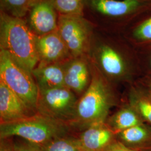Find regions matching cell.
<instances>
[{"label": "cell", "mask_w": 151, "mask_h": 151, "mask_svg": "<svg viewBox=\"0 0 151 151\" xmlns=\"http://www.w3.org/2000/svg\"><path fill=\"white\" fill-rule=\"evenodd\" d=\"M35 35L24 19L0 12V49L32 74L39 60L35 47Z\"/></svg>", "instance_id": "cell-1"}, {"label": "cell", "mask_w": 151, "mask_h": 151, "mask_svg": "<svg viewBox=\"0 0 151 151\" xmlns=\"http://www.w3.org/2000/svg\"><path fill=\"white\" fill-rule=\"evenodd\" d=\"M67 132L64 122L40 114L0 125L1 139L16 136L40 147L65 136Z\"/></svg>", "instance_id": "cell-2"}, {"label": "cell", "mask_w": 151, "mask_h": 151, "mask_svg": "<svg viewBox=\"0 0 151 151\" xmlns=\"http://www.w3.org/2000/svg\"><path fill=\"white\" fill-rule=\"evenodd\" d=\"M91 81L78 101L73 122L86 129L105 123L113 104L110 91L101 75L94 70Z\"/></svg>", "instance_id": "cell-3"}, {"label": "cell", "mask_w": 151, "mask_h": 151, "mask_svg": "<svg viewBox=\"0 0 151 151\" xmlns=\"http://www.w3.org/2000/svg\"><path fill=\"white\" fill-rule=\"evenodd\" d=\"M0 81L19 97L29 110H37L39 89L32 75L0 49Z\"/></svg>", "instance_id": "cell-4"}, {"label": "cell", "mask_w": 151, "mask_h": 151, "mask_svg": "<svg viewBox=\"0 0 151 151\" xmlns=\"http://www.w3.org/2000/svg\"><path fill=\"white\" fill-rule=\"evenodd\" d=\"M94 31L93 24L83 15H59L58 32L72 58L88 53Z\"/></svg>", "instance_id": "cell-5"}, {"label": "cell", "mask_w": 151, "mask_h": 151, "mask_svg": "<svg viewBox=\"0 0 151 151\" xmlns=\"http://www.w3.org/2000/svg\"><path fill=\"white\" fill-rule=\"evenodd\" d=\"M77 102L75 92L67 87L39 90L37 110L60 122L72 121Z\"/></svg>", "instance_id": "cell-6"}, {"label": "cell", "mask_w": 151, "mask_h": 151, "mask_svg": "<svg viewBox=\"0 0 151 151\" xmlns=\"http://www.w3.org/2000/svg\"><path fill=\"white\" fill-rule=\"evenodd\" d=\"M88 53L92 63L106 75L119 78L126 75L128 66L123 54L110 44L97 40L93 34Z\"/></svg>", "instance_id": "cell-7"}, {"label": "cell", "mask_w": 151, "mask_h": 151, "mask_svg": "<svg viewBox=\"0 0 151 151\" xmlns=\"http://www.w3.org/2000/svg\"><path fill=\"white\" fill-rule=\"evenodd\" d=\"M59 15L54 0H34L26 21L31 31L40 36L58 30Z\"/></svg>", "instance_id": "cell-8"}, {"label": "cell", "mask_w": 151, "mask_h": 151, "mask_svg": "<svg viewBox=\"0 0 151 151\" xmlns=\"http://www.w3.org/2000/svg\"><path fill=\"white\" fill-rule=\"evenodd\" d=\"M35 42L40 63L63 62L72 58L58 30L43 35H35Z\"/></svg>", "instance_id": "cell-9"}, {"label": "cell", "mask_w": 151, "mask_h": 151, "mask_svg": "<svg viewBox=\"0 0 151 151\" xmlns=\"http://www.w3.org/2000/svg\"><path fill=\"white\" fill-rule=\"evenodd\" d=\"M91 62L84 55L65 61V85L76 93L86 90L90 80Z\"/></svg>", "instance_id": "cell-10"}, {"label": "cell", "mask_w": 151, "mask_h": 151, "mask_svg": "<svg viewBox=\"0 0 151 151\" xmlns=\"http://www.w3.org/2000/svg\"><path fill=\"white\" fill-rule=\"evenodd\" d=\"M140 0H84V12L110 18H120L135 12Z\"/></svg>", "instance_id": "cell-11"}, {"label": "cell", "mask_w": 151, "mask_h": 151, "mask_svg": "<svg viewBox=\"0 0 151 151\" xmlns=\"http://www.w3.org/2000/svg\"><path fill=\"white\" fill-rule=\"evenodd\" d=\"M114 133L105 123L90 126L77 138L82 151H104L113 142Z\"/></svg>", "instance_id": "cell-12"}, {"label": "cell", "mask_w": 151, "mask_h": 151, "mask_svg": "<svg viewBox=\"0 0 151 151\" xmlns=\"http://www.w3.org/2000/svg\"><path fill=\"white\" fill-rule=\"evenodd\" d=\"M29 110L15 93L0 81L1 123H9L29 116Z\"/></svg>", "instance_id": "cell-13"}, {"label": "cell", "mask_w": 151, "mask_h": 151, "mask_svg": "<svg viewBox=\"0 0 151 151\" xmlns=\"http://www.w3.org/2000/svg\"><path fill=\"white\" fill-rule=\"evenodd\" d=\"M65 61L53 63L39 62L32 72L39 90L65 86Z\"/></svg>", "instance_id": "cell-14"}, {"label": "cell", "mask_w": 151, "mask_h": 151, "mask_svg": "<svg viewBox=\"0 0 151 151\" xmlns=\"http://www.w3.org/2000/svg\"><path fill=\"white\" fill-rule=\"evenodd\" d=\"M143 119L135 110L130 106L122 108L108 120L109 128L115 133L127 129L132 127L143 124Z\"/></svg>", "instance_id": "cell-15"}, {"label": "cell", "mask_w": 151, "mask_h": 151, "mask_svg": "<svg viewBox=\"0 0 151 151\" xmlns=\"http://www.w3.org/2000/svg\"><path fill=\"white\" fill-rule=\"evenodd\" d=\"M34 0H0L1 11L17 18L27 16Z\"/></svg>", "instance_id": "cell-16"}, {"label": "cell", "mask_w": 151, "mask_h": 151, "mask_svg": "<svg viewBox=\"0 0 151 151\" xmlns=\"http://www.w3.org/2000/svg\"><path fill=\"white\" fill-rule=\"evenodd\" d=\"M119 138L129 144L140 143L147 140L150 135L149 130L143 124L137 125L118 133Z\"/></svg>", "instance_id": "cell-17"}, {"label": "cell", "mask_w": 151, "mask_h": 151, "mask_svg": "<svg viewBox=\"0 0 151 151\" xmlns=\"http://www.w3.org/2000/svg\"><path fill=\"white\" fill-rule=\"evenodd\" d=\"M40 147L43 151H82L77 139L65 136L55 138Z\"/></svg>", "instance_id": "cell-18"}, {"label": "cell", "mask_w": 151, "mask_h": 151, "mask_svg": "<svg viewBox=\"0 0 151 151\" xmlns=\"http://www.w3.org/2000/svg\"><path fill=\"white\" fill-rule=\"evenodd\" d=\"M131 107L139 114L141 118L151 124V99L143 95L132 93Z\"/></svg>", "instance_id": "cell-19"}, {"label": "cell", "mask_w": 151, "mask_h": 151, "mask_svg": "<svg viewBox=\"0 0 151 151\" xmlns=\"http://www.w3.org/2000/svg\"><path fill=\"white\" fill-rule=\"evenodd\" d=\"M54 2L60 15L84 16V0H54Z\"/></svg>", "instance_id": "cell-20"}, {"label": "cell", "mask_w": 151, "mask_h": 151, "mask_svg": "<svg viewBox=\"0 0 151 151\" xmlns=\"http://www.w3.org/2000/svg\"><path fill=\"white\" fill-rule=\"evenodd\" d=\"M133 35L136 40L141 42L151 41V17L135 27Z\"/></svg>", "instance_id": "cell-21"}, {"label": "cell", "mask_w": 151, "mask_h": 151, "mask_svg": "<svg viewBox=\"0 0 151 151\" xmlns=\"http://www.w3.org/2000/svg\"><path fill=\"white\" fill-rule=\"evenodd\" d=\"M15 151H43L40 146L29 143L27 141L16 142L13 143Z\"/></svg>", "instance_id": "cell-22"}, {"label": "cell", "mask_w": 151, "mask_h": 151, "mask_svg": "<svg viewBox=\"0 0 151 151\" xmlns=\"http://www.w3.org/2000/svg\"><path fill=\"white\" fill-rule=\"evenodd\" d=\"M104 151H134L120 142H113Z\"/></svg>", "instance_id": "cell-23"}, {"label": "cell", "mask_w": 151, "mask_h": 151, "mask_svg": "<svg viewBox=\"0 0 151 151\" xmlns=\"http://www.w3.org/2000/svg\"><path fill=\"white\" fill-rule=\"evenodd\" d=\"M6 140V139H1L0 151H15L13 143H9Z\"/></svg>", "instance_id": "cell-24"}, {"label": "cell", "mask_w": 151, "mask_h": 151, "mask_svg": "<svg viewBox=\"0 0 151 151\" xmlns=\"http://www.w3.org/2000/svg\"><path fill=\"white\" fill-rule=\"evenodd\" d=\"M149 95H150V97L151 99V86H150V88L149 89Z\"/></svg>", "instance_id": "cell-25"}, {"label": "cell", "mask_w": 151, "mask_h": 151, "mask_svg": "<svg viewBox=\"0 0 151 151\" xmlns=\"http://www.w3.org/2000/svg\"><path fill=\"white\" fill-rule=\"evenodd\" d=\"M150 64H151V60H150Z\"/></svg>", "instance_id": "cell-26"}]
</instances>
